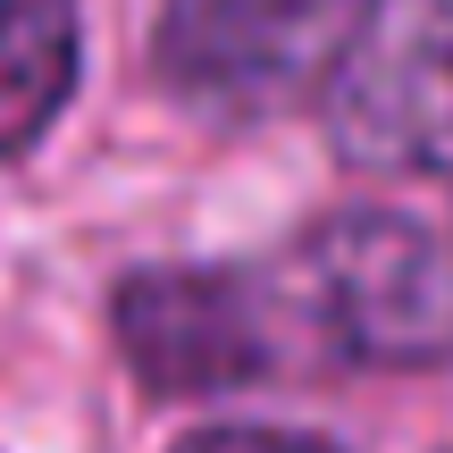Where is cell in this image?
Returning <instances> with one entry per match:
<instances>
[{
  "label": "cell",
  "mask_w": 453,
  "mask_h": 453,
  "mask_svg": "<svg viewBox=\"0 0 453 453\" xmlns=\"http://www.w3.org/2000/svg\"><path fill=\"white\" fill-rule=\"evenodd\" d=\"M177 453H336L327 437H294V428H194Z\"/></svg>",
  "instance_id": "cell-6"
},
{
  "label": "cell",
  "mask_w": 453,
  "mask_h": 453,
  "mask_svg": "<svg viewBox=\"0 0 453 453\" xmlns=\"http://www.w3.org/2000/svg\"><path fill=\"white\" fill-rule=\"evenodd\" d=\"M277 286L311 353L361 370L453 361V252L403 211H336L277 260Z\"/></svg>",
  "instance_id": "cell-1"
},
{
  "label": "cell",
  "mask_w": 453,
  "mask_h": 453,
  "mask_svg": "<svg viewBox=\"0 0 453 453\" xmlns=\"http://www.w3.org/2000/svg\"><path fill=\"white\" fill-rule=\"evenodd\" d=\"M370 0H168L160 76L211 118H277L336 67Z\"/></svg>",
  "instance_id": "cell-4"
},
{
  "label": "cell",
  "mask_w": 453,
  "mask_h": 453,
  "mask_svg": "<svg viewBox=\"0 0 453 453\" xmlns=\"http://www.w3.org/2000/svg\"><path fill=\"white\" fill-rule=\"evenodd\" d=\"M76 0H0V160L34 151L76 93Z\"/></svg>",
  "instance_id": "cell-5"
},
{
  "label": "cell",
  "mask_w": 453,
  "mask_h": 453,
  "mask_svg": "<svg viewBox=\"0 0 453 453\" xmlns=\"http://www.w3.org/2000/svg\"><path fill=\"white\" fill-rule=\"evenodd\" d=\"M327 143L370 177L453 168V0H370L319 76Z\"/></svg>",
  "instance_id": "cell-2"
},
{
  "label": "cell",
  "mask_w": 453,
  "mask_h": 453,
  "mask_svg": "<svg viewBox=\"0 0 453 453\" xmlns=\"http://www.w3.org/2000/svg\"><path fill=\"white\" fill-rule=\"evenodd\" d=\"M118 344L151 395L252 387L294 353L277 269H134L118 286Z\"/></svg>",
  "instance_id": "cell-3"
}]
</instances>
